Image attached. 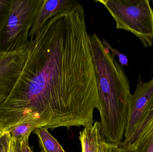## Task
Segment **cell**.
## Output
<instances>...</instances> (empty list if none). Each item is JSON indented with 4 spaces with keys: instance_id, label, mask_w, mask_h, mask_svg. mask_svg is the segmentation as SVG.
Here are the masks:
<instances>
[{
    "instance_id": "8fae6325",
    "label": "cell",
    "mask_w": 153,
    "mask_h": 152,
    "mask_svg": "<svg viewBox=\"0 0 153 152\" xmlns=\"http://www.w3.org/2000/svg\"><path fill=\"white\" fill-rule=\"evenodd\" d=\"M136 149L137 152H153V122L139 139Z\"/></svg>"
},
{
    "instance_id": "9a60e30c",
    "label": "cell",
    "mask_w": 153,
    "mask_h": 152,
    "mask_svg": "<svg viewBox=\"0 0 153 152\" xmlns=\"http://www.w3.org/2000/svg\"><path fill=\"white\" fill-rule=\"evenodd\" d=\"M10 140V135L9 133L0 137V152H8Z\"/></svg>"
},
{
    "instance_id": "8992f818",
    "label": "cell",
    "mask_w": 153,
    "mask_h": 152,
    "mask_svg": "<svg viewBox=\"0 0 153 152\" xmlns=\"http://www.w3.org/2000/svg\"><path fill=\"white\" fill-rule=\"evenodd\" d=\"M27 55V47L11 52L0 51V104L11 92Z\"/></svg>"
},
{
    "instance_id": "52a82bcc",
    "label": "cell",
    "mask_w": 153,
    "mask_h": 152,
    "mask_svg": "<svg viewBox=\"0 0 153 152\" xmlns=\"http://www.w3.org/2000/svg\"><path fill=\"white\" fill-rule=\"evenodd\" d=\"M78 3L74 0H45L29 34V39H33L50 18L71 9Z\"/></svg>"
},
{
    "instance_id": "4fadbf2b",
    "label": "cell",
    "mask_w": 153,
    "mask_h": 152,
    "mask_svg": "<svg viewBox=\"0 0 153 152\" xmlns=\"http://www.w3.org/2000/svg\"><path fill=\"white\" fill-rule=\"evenodd\" d=\"M103 152H137L136 149H127L120 146L119 145L103 142Z\"/></svg>"
},
{
    "instance_id": "ac0fdd59",
    "label": "cell",
    "mask_w": 153,
    "mask_h": 152,
    "mask_svg": "<svg viewBox=\"0 0 153 152\" xmlns=\"http://www.w3.org/2000/svg\"><path fill=\"white\" fill-rule=\"evenodd\" d=\"M21 152H34L29 145V139L21 142Z\"/></svg>"
},
{
    "instance_id": "ba28073f",
    "label": "cell",
    "mask_w": 153,
    "mask_h": 152,
    "mask_svg": "<svg viewBox=\"0 0 153 152\" xmlns=\"http://www.w3.org/2000/svg\"><path fill=\"white\" fill-rule=\"evenodd\" d=\"M79 139L82 152H103L104 139L101 132L100 122L96 121L92 126L84 128L79 132Z\"/></svg>"
},
{
    "instance_id": "5bb4252c",
    "label": "cell",
    "mask_w": 153,
    "mask_h": 152,
    "mask_svg": "<svg viewBox=\"0 0 153 152\" xmlns=\"http://www.w3.org/2000/svg\"><path fill=\"white\" fill-rule=\"evenodd\" d=\"M102 43L103 45L105 47L108 48L109 50L111 52V54L114 55H117L118 57L119 60L120 62L121 66H128V59L126 55L122 54L120 52L117 50L116 49H113L111 46H110L109 44L108 43V42L106 40L103 39L102 41Z\"/></svg>"
},
{
    "instance_id": "3957f363",
    "label": "cell",
    "mask_w": 153,
    "mask_h": 152,
    "mask_svg": "<svg viewBox=\"0 0 153 152\" xmlns=\"http://www.w3.org/2000/svg\"><path fill=\"white\" fill-rule=\"evenodd\" d=\"M45 0H11L0 19V51L11 52L27 47L28 35Z\"/></svg>"
},
{
    "instance_id": "6da1fadb",
    "label": "cell",
    "mask_w": 153,
    "mask_h": 152,
    "mask_svg": "<svg viewBox=\"0 0 153 152\" xmlns=\"http://www.w3.org/2000/svg\"><path fill=\"white\" fill-rule=\"evenodd\" d=\"M27 48L22 71L0 104V137L23 123L48 129L92 126L100 102L82 5L50 18Z\"/></svg>"
},
{
    "instance_id": "d6986e66",
    "label": "cell",
    "mask_w": 153,
    "mask_h": 152,
    "mask_svg": "<svg viewBox=\"0 0 153 152\" xmlns=\"http://www.w3.org/2000/svg\"><path fill=\"white\" fill-rule=\"evenodd\" d=\"M8 152H11L10 146V144H9V149H8Z\"/></svg>"
},
{
    "instance_id": "7c38bea8",
    "label": "cell",
    "mask_w": 153,
    "mask_h": 152,
    "mask_svg": "<svg viewBox=\"0 0 153 152\" xmlns=\"http://www.w3.org/2000/svg\"><path fill=\"white\" fill-rule=\"evenodd\" d=\"M35 129V126L32 124L23 123L16 126L9 134L11 137L22 142L29 139L31 132Z\"/></svg>"
},
{
    "instance_id": "2e32d148",
    "label": "cell",
    "mask_w": 153,
    "mask_h": 152,
    "mask_svg": "<svg viewBox=\"0 0 153 152\" xmlns=\"http://www.w3.org/2000/svg\"><path fill=\"white\" fill-rule=\"evenodd\" d=\"M11 0H0V19L10 8Z\"/></svg>"
},
{
    "instance_id": "7a4b0ae2",
    "label": "cell",
    "mask_w": 153,
    "mask_h": 152,
    "mask_svg": "<svg viewBox=\"0 0 153 152\" xmlns=\"http://www.w3.org/2000/svg\"><path fill=\"white\" fill-rule=\"evenodd\" d=\"M99 91L101 132L108 142L123 141L131 94L124 69L96 34L90 35Z\"/></svg>"
},
{
    "instance_id": "30bf717a",
    "label": "cell",
    "mask_w": 153,
    "mask_h": 152,
    "mask_svg": "<svg viewBox=\"0 0 153 152\" xmlns=\"http://www.w3.org/2000/svg\"><path fill=\"white\" fill-rule=\"evenodd\" d=\"M44 127L35 128L33 132L38 138L39 146L43 152H65L56 139Z\"/></svg>"
},
{
    "instance_id": "5b68a950",
    "label": "cell",
    "mask_w": 153,
    "mask_h": 152,
    "mask_svg": "<svg viewBox=\"0 0 153 152\" xmlns=\"http://www.w3.org/2000/svg\"><path fill=\"white\" fill-rule=\"evenodd\" d=\"M153 108V77L145 82L139 76L135 91L129 101L125 138L130 135Z\"/></svg>"
},
{
    "instance_id": "e0dca14e",
    "label": "cell",
    "mask_w": 153,
    "mask_h": 152,
    "mask_svg": "<svg viewBox=\"0 0 153 152\" xmlns=\"http://www.w3.org/2000/svg\"><path fill=\"white\" fill-rule=\"evenodd\" d=\"M11 152H21V142L10 136V141Z\"/></svg>"
},
{
    "instance_id": "9c48e42d",
    "label": "cell",
    "mask_w": 153,
    "mask_h": 152,
    "mask_svg": "<svg viewBox=\"0 0 153 152\" xmlns=\"http://www.w3.org/2000/svg\"><path fill=\"white\" fill-rule=\"evenodd\" d=\"M153 122V108L148 115L137 126L128 137L125 138L120 146L127 149H136L141 137Z\"/></svg>"
},
{
    "instance_id": "277c9868",
    "label": "cell",
    "mask_w": 153,
    "mask_h": 152,
    "mask_svg": "<svg viewBox=\"0 0 153 152\" xmlns=\"http://www.w3.org/2000/svg\"><path fill=\"white\" fill-rule=\"evenodd\" d=\"M114 18L117 29L135 35L146 48L153 44V10L149 0H97Z\"/></svg>"
}]
</instances>
